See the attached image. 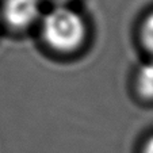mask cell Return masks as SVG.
Listing matches in <instances>:
<instances>
[{
	"label": "cell",
	"instance_id": "cell-1",
	"mask_svg": "<svg viewBox=\"0 0 153 153\" xmlns=\"http://www.w3.org/2000/svg\"><path fill=\"white\" fill-rule=\"evenodd\" d=\"M42 33L45 41L53 49L71 52L83 42L85 26L77 12L65 7H58L43 19Z\"/></svg>",
	"mask_w": 153,
	"mask_h": 153
},
{
	"label": "cell",
	"instance_id": "cell-2",
	"mask_svg": "<svg viewBox=\"0 0 153 153\" xmlns=\"http://www.w3.org/2000/svg\"><path fill=\"white\" fill-rule=\"evenodd\" d=\"M39 15L38 0H7L4 16L11 26L23 29L34 22Z\"/></svg>",
	"mask_w": 153,
	"mask_h": 153
},
{
	"label": "cell",
	"instance_id": "cell-3",
	"mask_svg": "<svg viewBox=\"0 0 153 153\" xmlns=\"http://www.w3.org/2000/svg\"><path fill=\"white\" fill-rule=\"evenodd\" d=\"M138 90L146 98H153V64H146L138 72Z\"/></svg>",
	"mask_w": 153,
	"mask_h": 153
},
{
	"label": "cell",
	"instance_id": "cell-4",
	"mask_svg": "<svg viewBox=\"0 0 153 153\" xmlns=\"http://www.w3.org/2000/svg\"><path fill=\"white\" fill-rule=\"evenodd\" d=\"M142 38L146 48L150 52H153V14L145 20L142 27Z\"/></svg>",
	"mask_w": 153,
	"mask_h": 153
},
{
	"label": "cell",
	"instance_id": "cell-5",
	"mask_svg": "<svg viewBox=\"0 0 153 153\" xmlns=\"http://www.w3.org/2000/svg\"><path fill=\"white\" fill-rule=\"evenodd\" d=\"M145 153H153V137L148 141L146 146H145Z\"/></svg>",
	"mask_w": 153,
	"mask_h": 153
},
{
	"label": "cell",
	"instance_id": "cell-6",
	"mask_svg": "<svg viewBox=\"0 0 153 153\" xmlns=\"http://www.w3.org/2000/svg\"><path fill=\"white\" fill-rule=\"evenodd\" d=\"M56 1H65V0H56Z\"/></svg>",
	"mask_w": 153,
	"mask_h": 153
}]
</instances>
